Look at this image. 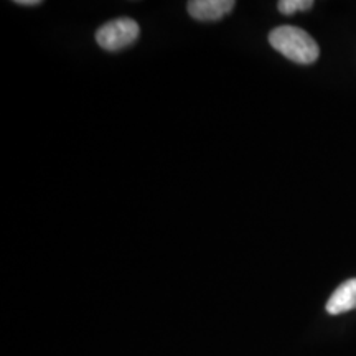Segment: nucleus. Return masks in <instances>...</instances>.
Instances as JSON below:
<instances>
[{"label":"nucleus","mask_w":356,"mask_h":356,"mask_svg":"<svg viewBox=\"0 0 356 356\" xmlns=\"http://www.w3.org/2000/svg\"><path fill=\"white\" fill-rule=\"evenodd\" d=\"M269 43L275 51L299 65L315 63L320 55L317 42L299 26H277L269 33Z\"/></svg>","instance_id":"nucleus-1"},{"label":"nucleus","mask_w":356,"mask_h":356,"mask_svg":"<svg viewBox=\"0 0 356 356\" xmlns=\"http://www.w3.org/2000/svg\"><path fill=\"white\" fill-rule=\"evenodd\" d=\"M140 26L136 20L122 19L111 20L108 24L99 26L96 32V42L101 48L108 51H119L122 48L131 47V44L139 38Z\"/></svg>","instance_id":"nucleus-2"},{"label":"nucleus","mask_w":356,"mask_h":356,"mask_svg":"<svg viewBox=\"0 0 356 356\" xmlns=\"http://www.w3.org/2000/svg\"><path fill=\"white\" fill-rule=\"evenodd\" d=\"M234 6V0H191L186 7L195 20L215 22L228 15Z\"/></svg>","instance_id":"nucleus-3"},{"label":"nucleus","mask_w":356,"mask_h":356,"mask_svg":"<svg viewBox=\"0 0 356 356\" xmlns=\"http://www.w3.org/2000/svg\"><path fill=\"white\" fill-rule=\"evenodd\" d=\"M356 309V279L341 284L327 302V312L330 315H340Z\"/></svg>","instance_id":"nucleus-4"},{"label":"nucleus","mask_w":356,"mask_h":356,"mask_svg":"<svg viewBox=\"0 0 356 356\" xmlns=\"http://www.w3.org/2000/svg\"><path fill=\"white\" fill-rule=\"evenodd\" d=\"M279 12L286 13V15H292L296 12H304L314 7L312 0H280L277 3Z\"/></svg>","instance_id":"nucleus-5"},{"label":"nucleus","mask_w":356,"mask_h":356,"mask_svg":"<svg viewBox=\"0 0 356 356\" xmlns=\"http://www.w3.org/2000/svg\"><path fill=\"white\" fill-rule=\"evenodd\" d=\"M17 6H26V7H37L40 6V0H17Z\"/></svg>","instance_id":"nucleus-6"}]
</instances>
